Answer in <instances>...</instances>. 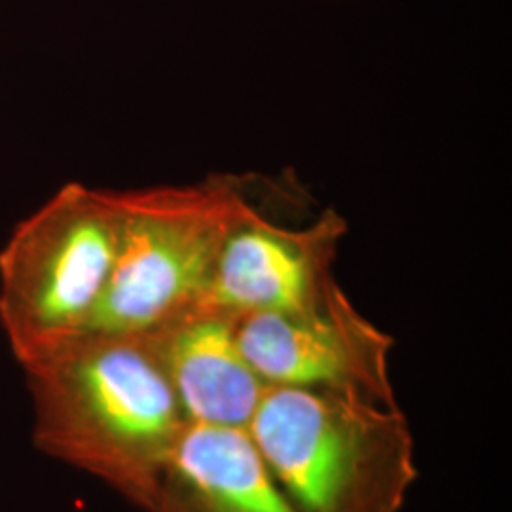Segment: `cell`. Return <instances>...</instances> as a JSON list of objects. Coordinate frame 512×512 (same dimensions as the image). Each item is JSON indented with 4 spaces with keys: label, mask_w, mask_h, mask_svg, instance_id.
Segmentation results:
<instances>
[{
    "label": "cell",
    "mask_w": 512,
    "mask_h": 512,
    "mask_svg": "<svg viewBox=\"0 0 512 512\" xmlns=\"http://www.w3.org/2000/svg\"><path fill=\"white\" fill-rule=\"evenodd\" d=\"M23 370L38 448L154 511L186 418L152 334L82 330Z\"/></svg>",
    "instance_id": "obj_1"
},
{
    "label": "cell",
    "mask_w": 512,
    "mask_h": 512,
    "mask_svg": "<svg viewBox=\"0 0 512 512\" xmlns=\"http://www.w3.org/2000/svg\"><path fill=\"white\" fill-rule=\"evenodd\" d=\"M247 431L300 512H401L418 478L397 401L268 385Z\"/></svg>",
    "instance_id": "obj_2"
},
{
    "label": "cell",
    "mask_w": 512,
    "mask_h": 512,
    "mask_svg": "<svg viewBox=\"0 0 512 512\" xmlns=\"http://www.w3.org/2000/svg\"><path fill=\"white\" fill-rule=\"evenodd\" d=\"M260 211L236 175L120 190V238L86 329L148 332L202 300L226 238Z\"/></svg>",
    "instance_id": "obj_3"
},
{
    "label": "cell",
    "mask_w": 512,
    "mask_h": 512,
    "mask_svg": "<svg viewBox=\"0 0 512 512\" xmlns=\"http://www.w3.org/2000/svg\"><path fill=\"white\" fill-rule=\"evenodd\" d=\"M120 238V190L61 186L0 249V327L19 365L86 330Z\"/></svg>",
    "instance_id": "obj_4"
},
{
    "label": "cell",
    "mask_w": 512,
    "mask_h": 512,
    "mask_svg": "<svg viewBox=\"0 0 512 512\" xmlns=\"http://www.w3.org/2000/svg\"><path fill=\"white\" fill-rule=\"evenodd\" d=\"M247 363L268 385L359 393L395 403L393 340L363 317L338 283L313 310L236 317Z\"/></svg>",
    "instance_id": "obj_5"
},
{
    "label": "cell",
    "mask_w": 512,
    "mask_h": 512,
    "mask_svg": "<svg viewBox=\"0 0 512 512\" xmlns=\"http://www.w3.org/2000/svg\"><path fill=\"white\" fill-rule=\"evenodd\" d=\"M346 234L348 222L334 209L302 228L260 209L224 241L200 302L234 317L313 310L336 283L332 262Z\"/></svg>",
    "instance_id": "obj_6"
},
{
    "label": "cell",
    "mask_w": 512,
    "mask_h": 512,
    "mask_svg": "<svg viewBox=\"0 0 512 512\" xmlns=\"http://www.w3.org/2000/svg\"><path fill=\"white\" fill-rule=\"evenodd\" d=\"M148 332L188 423L249 427L268 384L239 349L234 315L198 302Z\"/></svg>",
    "instance_id": "obj_7"
},
{
    "label": "cell",
    "mask_w": 512,
    "mask_h": 512,
    "mask_svg": "<svg viewBox=\"0 0 512 512\" xmlns=\"http://www.w3.org/2000/svg\"><path fill=\"white\" fill-rule=\"evenodd\" d=\"M152 512H300L247 429L188 423L167 459Z\"/></svg>",
    "instance_id": "obj_8"
}]
</instances>
